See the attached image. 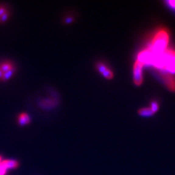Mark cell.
<instances>
[{"mask_svg":"<svg viewBox=\"0 0 175 175\" xmlns=\"http://www.w3.org/2000/svg\"><path fill=\"white\" fill-rule=\"evenodd\" d=\"M162 72L175 73V50L167 49L159 55H155L152 66Z\"/></svg>","mask_w":175,"mask_h":175,"instance_id":"cell-1","label":"cell"},{"mask_svg":"<svg viewBox=\"0 0 175 175\" xmlns=\"http://www.w3.org/2000/svg\"><path fill=\"white\" fill-rule=\"evenodd\" d=\"M169 35L166 29H160L154 35L148 47L155 54L159 55L167 49Z\"/></svg>","mask_w":175,"mask_h":175,"instance_id":"cell-2","label":"cell"},{"mask_svg":"<svg viewBox=\"0 0 175 175\" xmlns=\"http://www.w3.org/2000/svg\"><path fill=\"white\" fill-rule=\"evenodd\" d=\"M143 64L137 60L133 68L134 82L136 86H140L143 82Z\"/></svg>","mask_w":175,"mask_h":175,"instance_id":"cell-3","label":"cell"},{"mask_svg":"<svg viewBox=\"0 0 175 175\" xmlns=\"http://www.w3.org/2000/svg\"><path fill=\"white\" fill-rule=\"evenodd\" d=\"M159 77L169 90L175 92V77L173 74L161 72L159 73Z\"/></svg>","mask_w":175,"mask_h":175,"instance_id":"cell-4","label":"cell"},{"mask_svg":"<svg viewBox=\"0 0 175 175\" xmlns=\"http://www.w3.org/2000/svg\"><path fill=\"white\" fill-rule=\"evenodd\" d=\"M96 69L99 73L102 75V76L108 80L112 79L114 73L111 69H110L106 65L102 62H98L96 64Z\"/></svg>","mask_w":175,"mask_h":175,"instance_id":"cell-5","label":"cell"},{"mask_svg":"<svg viewBox=\"0 0 175 175\" xmlns=\"http://www.w3.org/2000/svg\"><path fill=\"white\" fill-rule=\"evenodd\" d=\"M18 122L19 125L24 126L29 124L31 122V118L27 113H22L18 117Z\"/></svg>","mask_w":175,"mask_h":175,"instance_id":"cell-6","label":"cell"},{"mask_svg":"<svg viewBox=\"0 0 175 175\" xmlns=\"http://www.w3.org/2000/svg\"><path fill=\"white\" fill-rule=\"evenodd\" d=\"M1 164L7 170L9 169H15L18 167L19 163L16 160H12V159H5L2 162Z\"/></svg>","mask_w":175,"mask_h":175,"instance_id":"cell-7","label":"cell"},{"mask_svg":"<svg viewBox=\"0 0 175 175\" xmlns=\"http://www.w3.org/2000/svg\"><path fill=\"white\" fill-rule=\"evenodd\" d=\"M138 114L141 116L143 117H149L152 116L154 113L152 110V109L150 107H146V108H142L138 111Z\"/></svg>","mask_w":175,"mask_h":175,"instance_id":"cell-8","label":"cell"},{"mask_svg":"<svg viewBox=\"0 0 175 175\" xmlns=\"http://www.w3.org/2000/svg\"><path fill=\"white\" fill-rule=\"evenodd\" d=\"M14 68H15L14 67L13 64L12 63L3 62V63L0 64V69L2 70L3 74L5 73L6 72H7L9 71H10V70L14 69Z\"/></svg>","mask_w":175,"mask_h":175,"instance_id":"cell-9","label":"cell"},{"mask_svg":"<svg viewBox=\"0 0 175 175\" xmlns=\"http://www.w3.org/2000/svg\"><path fill=\"white\" fill-rule=\"evenodd\" d=\"M149 107L152 109V110L155 114L157 112V110L159 108V105H158V103L156 101H152L151 103V106H150Z\"/></svg>","mask_w":175,"mask_h":175,"instance_id":"cell-10","label":"cell"},{"mask_svg":"<svg viewBox=\"0 0 175 175\" xmlns=\"http://www.w3.org/2000/svg\"><path fill=\"white\" fill-rule=\"evenodd\" d=\"M7 170L0 163V175H5Z\"/></svg>","mask_w":175,"mask_h":175,"instance_id":"cell-11","label":"cell"},{"mask_svg":"<svg viewBox=\"0 0 175 175\" xmlns=\"http://www.w3.org/2000/svg\"><path fill=\"white\" fill-rule=\"evenodd\" d=\"M9 12H6L5 14H4L3 16L1 17V22H6L8 18H9Z\"/></svg>","mask_w":175,"mask_h":175,"instance_id":"cell-12","label":"cell"},{"mask_svg":"<svg viewBox=\"0 0 175 175\" xmlns=\"http://www.w3.org/2000/svg\"><path fill=\"white\" fill-rule=\"evenodd\" d=\"M167 4L171 9L175 10V1H168L167 2Z\"/></svg>","mask_w":175,"mask_h":175,"instance_id":"cell-13","label":"cell"},{"mask_svg":"<svg viewBox=\"0 0 175 175\" xmlns=\"http://www.w3.org/2000/svg\"><path fill=\"white\" fill-rule=\"evenodd\" d=\"M7 12L6 9L3 7H0V17H2L4 14Z\"/></svg>","mask_w":175,"mask_h":175,"instance_id":"cell-14","label":"cell"},{"mask_svg":"<svg viewBox=\"0 0 175 175\" xmlns=\"http://www.w3.org/2000/svg\"><path fill=\"white\" fill-rule=\"evenodd\" d=\"M3 75V73L2 72V71L1 69H0V80H2Z\"/></svg>","mask_w":175,"mask_h":175,"instance_id":"cell-15","label":"cell"},{"mask_svg":"<svg viewBox=\"0 0 175 175\" xmlns=\"http://www.w3.org/2000/svg\"><path fill=\"white\" fill-rule=\"evenodd\" d=\"M2 156H0V163H2Z\"/></svg>","mask_w":175,"mask_h":175,"instance_id":"cell-16","label":"cell"},{"mask_svg":"<svg viewBox=\"0 0 175 175\" xmlns=\"http://www.w3.org/2000/svg\"><path fill=\"white\" fill-rule=\"evenodd\" d=\"M0 22H1V17H0Z\"/></svg>","mask_w":175,"mask_h":175,"instance_id":"cell-17","label":"cell"}]
</instances>
